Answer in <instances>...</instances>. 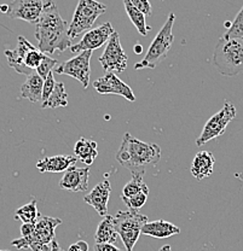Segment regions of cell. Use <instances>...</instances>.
<instances>
[{
    "mask_svg": "<svg viewBox=\"0 0 243 251\" xmlns=\"http://www.w3.org/2000/svg\"><path fill=\"white\" fill-rule=\"evenodd\" d=\"M124 5H125V10H126V14L130 17L131 22L133 23L137 30L139 31L140 35H146V34L150 31L151 28L148 27L145 23V16L137 9V7L133 6L132 4L130 2V0H124Z\"/></svg>",
    "mask_w": 243,
    "mask_h": 251,
    "instance_id": "25",
    "label": "cell"
},
{
    "mask_svg": "<svg viewBox=\"0 0 243 251\" xmlns=\"http://www.w3.org/2000/svg\"><path fill=\"white\" fill-rule=\"evenodd\" d=\"M93 87L99 94H117L130 101L135 100V93L132 92L130 86L120 80L115 73H106L104 76L99 77L93 82Z\"/></svg>",
    "mask_w": 243,
    "mask_h": 251,
    "instance_id": "13",
    "label": "cell"
},
{
    "mask_svg": "<svg viewBox=\"0 0 243 251\" xmlns=\"http://www.w3.org/2000/svg\"><path fill=\"white\" fill-rule=\"evenodd\" d=\"M56 65H57L56 59L51 58V57H49L48 54H46V56L44 57L43 62L40 63V65L35 69V73L43 78V80H45V78L48 77L49 73H51Z\"/></svg>",
    "mask_w": 243,
    "mask_h": 251,
    "instance_id": "29",
    "label": "cell"
},
{
    "mask_svg": "<svg viewBox=\"0 0 243 251\" xmlns=\"http://www.w3.org/2000/svg\"><path fill=\"white\" fill-rule=\"evenodd\" d=\"M223 38L241 39V40H243V6L236 17H235V20L231 22L230 27L227 28Z\"/></svg>",
    "mask_w": 243,
    "mask_h": 251,
    "instance_id": "27",
    "label": "cell"
},
{
    "mask_svg": "<svg viewBox=\"0 0 243 251\" xmlns=\"http://www.w3.org/2000/svg\"><path fill=\"white\" fill-rule=\"evenodd\" d=\"M45 56L46 54L43 53L40 50H38V47H33V49L28 52L27 56H26L25 65L28 68V69L33 70L34 72V70L40 65V63L43 62L44 57Z\"/></svg>",
    "mask_w": 243,
    "mask_h": 251,
    "instance_id": "28",
    "label": "cell"
},
{
    "mask_svg": "<svg viewBox=\"0 0 243 251\" xmlns=\"http://www.w3.org/2000/svg\"><path fill=\"white\" fill-rule=\"evenodd\" d=\"M174 20H176V15L173 12H171L168 15V18H167L163 27L161 28L158 35L155 36V39L151 43V45L149 46V50L146 52L144 59L135 65V70L154 69V68L160 65L166 59L167 53L171 50L172 44L174 41L173 33H172Z\"/></svg>",
    "mask_w": 243,
    "mask_h": 251,
    "instance_id": "4",
    "label": "cell"
},
{
    "mask_svg": "<svg viewBox=\"0 0 243 251\" xmlns=\"http://www.w3.org/2000/svg\"><path fill=\"white\" fill-rule=\"evenodd\" d=\"M77 161V157L68 155L45 157L36 163V169L40 173H63Z\"/></svg>",
    "mask_w": 243,
    "mask_h": 251,
    "instance_id": "18",
    "label": "cell"
},
{
    "mask_svg": "<svg viewBox=\"0 0 243 251\" xmlns=\"http://www.w3.org/2000/svg\"><path fill=\"white\" fill-rule=\"evenodd\" d=\"M35 38L38 50L45 54L63 52L72 46V39L68 36V25L54 2L46 7L36 21Z\"/></svg>",
    "mask_w": 243,
    "mask_h": 251,
    "instance_id": "1",
    "label": "cell"
},
{
    "mask_svg": "<svg viewBox=\"0 0 243 251\" xmlns=\"http://www.w3.org/2000/svg\"><path fill=\"white\" fill-rule=\"evenodd\" d=\"M38 218V202H36L35 198H33V200L30 201L29 203L26 204V205L17 209L16 214H15V219H20L23 224H35Z\"/></svg>",
    "mask_w": 243,
    "mask_h": 251,
    "instance_id": "26",
    "label": "cell"
},
{
    "mask_svg": "<svg viewBox=\"0 0 243 251\" xmlns=\"http://www.w3.org/2000/svg\"><path fill=\"white\" fill-rule=\"evenodd\" d=\"M214 164H216V158L212 155L210 151H201V152L196 153L194 161L191 163V172L192 176L197 180L206 179V177L211 176L213 173Z\"/></svg>",
    "mask_w": 243,
    "mask_h": 251,
    "instance_id": "19",
    "label": "cell"
},
{
    "mask_svg": "<svg viewBox=\"0 0 243 251\" xmlns=\"http://www.w3.org/2000/svg\"><path fill=\"white\" fill-rule=\"evenodd\" d=\"M142 233L158 238V239H164V238L172 237L174 234H179L180 228L171 222L164 221V220H156L153 222L148 221L143 225Z\"/></svg>",
    "mask_w": 243,
    "mask_h": 251,
    "instance_id": "20",
    "label": "cell"
},
{
    "mask_svg": "<svg viewBox=\"0 0 243 251\" xmlns=\"http://www.w3.org/2000/svg\"><path fill=\"white\" fill-rule=\"evenodd\" d=\"M0 251H9V250H0Z\"/></svg>",
    "mask_w": 243,
    "mask_h": 251,
    "instance_id": "38",
    "label": "cell"
},
{
    "mask_svg": "<svg viewBox=\"0 0 243 251\" xmlns=\"http://www.w3.org/2000/svg\"><path fill=\"white\" fill-rule=\"evenodd\" d=\"M34 228H35V224H23L21 226V234L22 237H28V235L33 234Z\"/></svg>",
    "mask_w": 243,
    "mask_h": 251,
    "instance_id": "33",
    "label": "cell"
},
{
    "mask_svg": "<svg viewBox=\"0 0 243 251\" xmlns=\"http://www.w3.org/2000/svg\"><path fill=\"white\" fill-rule=\"evenodd\" d=\"M114 28L110 22H106L97 28H91L90 30L85 31L82 39L75 45L70 46V51L73 53H80L82 51H93L108 41L111 34L114 33Z\"/></svg>",
    "mask_w": 243,
    "mask_h": 251,
    "instance_id": "11",
    "label": "cell"
},
{
    "mask_svg": "<svg viewBox=\"0 0 243 251\" xmlns=\"http://www.w3.org/2000/svg\"><path fill=\"white\" fill-rule=\"evenodd\" d=\"M143 177H144L143 174H132L131 181L127 182L125 187L122 188L121 200H127V198L135 197V196L140 195V193L149 195V187L146 186V184H144Z\"/></svg>",
    "mask_w": 243,
    "mask_h": 251,
    "instance_id": "24",
    "label": "cell"
},
{
    "mask_svg": "<svg viewBox=\"0 0 243 251\" xmlns=\"http://www.w3.org/2000/svg\"><path fill=\"white\" fill-rule=\"evenodd\" d=\"M54 0H12L7 4L6 15L11 20H22L35 25L44 10Z\"/></svg>",
    "mask_w": 243,
    "mask_h": 251,
    "instance_id": "10",
    "label": "cell"
},
{
    "mask_svg": "<svg viewBox=\"0 0 243 251\" xmlns=\"http://www.w3.org/2000/svg\"><path fill=\"white\" fill-rule=\"evenodd\" d=\"M159 251H172V248L171 245H163Z\"/></svg>",
    "mask_w": 243,
    "mask_h": 251,
    "instance_id": "36",
    "label": "cell"
},
{
    "mask_svg": "<svg viewBox=\"0 0 243 251\" xmlns=\"http://www.w3.org/2000/svg\"><path fill=\"white\" fill-rule=\"evenodd\" d=\"M74 155L78 161L82 162L83 164H87L88 167L93 163L96 157L98 156L97 143L95 140L86 139V138H80L75 143L74 146Z\"/></svg>",
    "mask_w": 243,
    "mask_h": 251,
    "instance_id": "22",
    "label": "cell"
},
{
    "mask_svg": "<svg viewBox=\"0 0 243 251\" xmlns=\"http://www.w3.org/2000/svg\"><path fill=\"white\" fill-rule=\"evenodd\" d=\"M91 57H92V51H82L73 58L62 63L57 68H54L52 72L56 74L68 75V76L77 78L79 82H81L83 88H87L90 85Z\"/></svg>",
    "mask_w": 243,
    "mask_h": 251,
    "instance_id": "9",
    "label": "cell"
},
{
    "mask_svg": "<svg viewBox=\"0 0 243 251\" xmlns=\"http://www.w3.org/2000/svg\"><path fill=\"white\" fill-rule=\"evenodd\" d=\"M62 224L61 219L51 218V216H43L35 222V228L33 234L30 235V244L32 243H40V244H51L52 240L56 238L57 226Z\"/></svg>",
    "mask_w": 243,
    "mask_h": 251,
    "instance_id": "17",
    "label": "cell"
},
{
    "mask_svg": "<svg viewBox=\"0 0 243 251\" xmlns=\"http://www.w3.org/2000/svg\"><path fill=\"white\" fill-rule=\"evenodd\" d=\"M106 11V5L97 0H79L72 22L68 25V36L70 39H75L80 34L90 30L96 20Z\"/></svg>",
    "mask_w": 243,
    "mask_h": 251,
    "instance_id": "6",
    "label": "cell"
},
{
    "mask_svg": "<svg viewBox=\"0 0 243 251\" xmlns=\"http://www.w3.org/2000/svg\"><path fill=\"white\" fill-rule=\"evenodd\" d=\"M33 45L25 38V36L20 35L17 38V46L14 50H5V56L7 58V63H9L10 67L18 73V74H22L28 76L32 73L33 70L28 69L25 65V58L27 56L28 52L33 49Z\"/></svg>",
    "mask_w": 243,
    "mask_h": 251,
    "instance_id": "14",
    "label": "cell"
},
{
    "mask_svg": "<svg viewBox=\"0 0 243 251\" xmlns=\"http://www.w3.org/2000/svg\"><path fill=\"white\" fill-rule=\"evenodd\" d=\"M162 1H163V0H162Z\"/></svg>",
    "mask_w": 243,
    "mask_h": 251,
    "instance_id": "39",
    "label": "cell"
},
{
    "mask_svg": "<svg viewBox=\"0 0 243 251\" xmlns=\"http://www.w3.org/2000/svg\"><path fill=\"white\" fill-rule=\"evenodd\" d=\"M111 193V186L109 181H102L92 188L90 193L83 197L85 203L92 206L101 216L108 215V202Z\"/></svg>",
    "mask_w": 243,
    "mask_h": 251,
    "instance_id": "16",
    "label": "cell"
},
{
    "mask_svg": "<svg viewBox=\"0 0 243 251\" xmlns=\"http://www.w3.org/2000/svg\"><path fill=\"white\" fill-rule=\"evenodd\" d=\"M135 53H137V54H140V53H142V52H143V47L140 46L139 44H137V45L135 46Z\"/></svg>",
    "mask_w": 243,
    "mask_h": 251,
    "instance_id": "35",
    "label": "cell"
},
{
    "mask_svg": "<svg viewBox=\"0 0 243 251\" xmlns=\"http://www.w3.org/2000/svg\"><path fill=\"white\" fill-rule=\"evenodd\" d=\"M161 158V148L158 144L144 143L125 133L116 152V161L129 169L131 174L145 175V168L156 164Z\"/></svg>",
    "mask_w": 243,
    "mask_h": 251,
    "instance_id": "2",
    "label": "cell"
},
{
    "mask_svg": "<svg viewBox=\"0 0 243 251\" xmlns=\"http://www.w3.org/2000/svg\"><path fill=\"white\" fill-rule=\"evenodd\" d=\"M99 63L106 73H122L129 64V57L120 43L119 33L114 31L107 41L103 53L99 57Z\"/></svg>",
    "mask_w": 243,
    "mask_h": 251,
    "instance_id": "8",
    "label": "cell"
},
{
    "mask_svg": "<svg viewBox=\"0 0 243 251\" xmlns=\"http://www.w3.org/2000/svg\"><path fill=\"white\" fill-rule=\"evenodd\" d=\"M117 239L116 229L114 226V218L111 215H106L98 225L97 231L95 234L96 244L99 243H110L115 244Z\"/></svg>",
    "mask_w": 243,
    "mask_h": 251,
    "instance_id": "23",
    "label": "cell"
},
{
    "mask_svg": "<svg viewBox=\"0 0 243 251\" xmlns=\"http://www.w3.org/2000/svg\"><path fill=\"white\" fill-rule=\"evenodd\" d=\"M131 4L135 7H137L144 16L151 15V5L149 0H130Z\"/></svg>",
    "mask_w": 243,
    "mask_h": 251,
    "instance_id": "30",
    "label": "cell"
},
{
    "mask_svg": "<svg viewBox=\"0 0 243 251\" xmlns=\"http://www.w3.org/2000/svg\"><path fill=\"white\" fill-rule=\"evenodd\" d=\"M50 251H63L62 250V248L59 247V244H58V242H57L56 238H54V239L51 242V250Z\"/></svg>",
    "mask_w": 243,
    "mask_h": 251,
    "instance_id": "34",
    "label": "cell"
},
{
    "mask_svg": "<svg viewBox=\"0 0 243 251\" xmlns=\"http://www.w3.org/2000/svg\"><path fill=\"white\" fill-rule=\"evenodd\" d=\"M6 11H7V5H1V6H0V12L6 14Z\"/></svg>",
    "mask_w": 243,
    "mask_h": 251,
    "instance_id": "37",
    "label": "cell"
},
{
    "mask_svg": "<svg viewBox=\"0 0 243 251\" xmlns=\"http://www.w3.org/2000/svg\"><path fill=\"white\" fill-rule=\"evenodd\" d=\"M88 179L90 167L77 168L75 166H72L64 172V175L59 181V187L73 192H86L88 188Z\"/></svg>",
    "mask_w": 243,
    "mask_h": 251,
    "instance_id": "15",
    "label": "cell"
},
{
    "mask_svg": "<svg viewBox=\"0 0 243 251\" xmlns=\"http://www.w3.org/2000/svg\"><path fill=\"white\" fill-rule=\"evenodd\" d=\"M67 251H88V244L83 240H79V242L70 245Z\"/></svg>",
    "mask_w": 243,
    "mask_h": 251,
    "instance_id": "32",
    "label": "cell"
},
{
    "mask_svg": "<svg viewBox=\"0 0 243 251\" xmlns=\"http://www.w3.org/2000/svg\"><path fill=\"white\" fill-rule=\"evenodd\" d=\"M213 64L224 76L243 73V40L221 36L213 52Z\"/></svg>",
    "mask_w": 243,
    "mask_h": 251,
    "instance_id": "3",
    "label": "cell"
},
{
    "mask_svg": "<svg viewBox=\"0 0 243 251\" xmlns=\"http://www.w3.org/2000/svg\"><path fill=\"white\" fill-rule=\"evenodd\" d=\"M44 80L36 73L28 75L27 80L21 86V98L28 99L32 103H41Z\"/></svg>",
    "mask_w": 243,
    "mask_h": 251,
    "instance_id": "21",
    "label": "cell"
},
{
    "mask_svg": "<svg viewBox=\"0 0 243 251\" xmlns=\"http://www.w3.org/2000/svg\"><path fill=\"white\" fill-rule=\"evenodd\" d=\"M95 251H121L115 244L110 243H99L95 245Z\"/></svg>",
    "mask_w": 243,
    "mask_h": 251,
    "instance_id": "31",
    "label": "cell"
},
{
    "mask_svg": "<svg viewBox=\"0 0 243 251\" xmlns=\"http://www.w3.org/2000/svg\"><path fill=\"white\" fill-rule=\"evenodd\" d=\"M148 222L145 215L139 214L138 210L117 211L114 218V226L116 233L121 238L126 251H132L135 245L137 244L139 235L142 234L143 225Z\"/></svg>",
    "mask_w": 243,
    "mask_h": 251,
    "instance_id": "5",
    "label": "cell"
},
{
    "mask_svg": "<svg viewBox=\"0 0 243 251\" xmlns=\"http://www.w3.org/2000/svg\"><path fill=\"white\" fill-rule=\"evenodd\" d=\"M68 105V93L63 82H57L54 77V72L49 73L48 77L44 80L41 108L56 109L64 108Z\"/></svg>",
    "mask_w": 243,
    "mask_h": 251,
    "instance_id": "12",
    "label": "cell"
},
{
    "mask_svg": "<svg viewBox=\"0 0 243 251\" xmlns=\"http://www.w3.org/2000/svg\"><path fill=\"white\" fill-rule=\"evenodd\" d=\"M235 116H236V108L229 101H225L223 109L213 115L205 125L201 135L196 140V145L202 146L212 139H216V138L223 135L227 125L235 119Z\"/></svg>",
    "mask_w": 243,
    "mask_h": 251,
    "instance_id": "7",
    "label": "cell"
}]
</instances>
